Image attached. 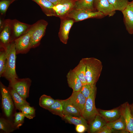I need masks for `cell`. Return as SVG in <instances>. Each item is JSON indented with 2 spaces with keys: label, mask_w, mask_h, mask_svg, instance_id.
I'll list each match as a JSON object with an SVG mask.
<instances>
[{
  "label": "cell",
  "mask_w": 133,
  "mask_h": 133,
  "mask_svg": "<svg viewBox=\"0 0 133 133\" xmlns=\"http://www.w3.org/2000/svg\"><path fill=\"white\" fill-rule=\"evenodd\" d=\"M76 126V131L77 132L79 133H84L88 130V128L83 124H79Z\"/></svg>",
  "instance_id": "obj_37"
},
{
  "label": "cell",
  "mask_w": 133,
  "mask_h": 133,
  "mask_svg": "<svg viewBox=\"0 0 133 133\" xmlns=\"http://www.w3.org/2000/svg\"><path fill=\"white\" fill-rule=\"evenodd\" d=\"M120 107L121 115L123 117L126 123V130L129 133H133V117L130 105L128 102H126Z\"/></svg>",
  "instance_id": "obj_12"
},
{
  "label": "cell",
  "mask_w": 133,
  "mask_h": 133,
  "mask_svg": "<svg viewBox=\"0 0 133 133\" xmlns=\"http://www.w3.org/2000/svg\"><path fill=\"white\" fill-rule=\"evenodd\" d=\"M10 35V28L6 25L1 32L0 39L1 42L4 44L7 43L9 40Z\"/></svg>",
  "instance_id": "obj_32"
},
{
  "label": "cell",
  "mask_w": 133,
  "mask_h": 133,
  "mask_svg": "<svg viewBox=\"0 0 133 133\" xmlns=\"http://www.w3.org/2000/svg\"><path fill=\"white\" fill-rule=\"evenodd\" d=\"M31 81L29 78H16L9 82L11 86L22 97L26 99L29 96Z\"/></svg>",
  "instance_id": "obj_5"
},
{
  "label": "cell",
  "mask_w": 133,
  "mask_h": 133,
  "mask_svg": "<svg viewBox=\"0 0 133 133\" xmlns=\"http://www.w3.org/2000/svg\"><path fill=\"white\" fill-rule=\"evenodd\" d=\"M47 110L53 114L58 116L62 118L64 116L61 100H55V102Z\"/></svg>",
  "instance_id": "obj_24"
},
{
  "label": "cell",
  "mask_w": 133,
  "mask_h": 133,
  "mask_svg": "<svg viewBox=\"0 0 133 133\" xmlns=\"http://www.w3.org/2000/svg\"><path fill=\"white\" fill-rule=\"evenodd\" d=\"M14 0H2L0 1V11L2 14L6 12L10 4Z\"/></svg>",
  "instance_id": "obj_35"
},
{
  "label": "cell",
  "mask_w": 133,
  "mask_h": 133,
  "mask_svg": "<svg viewBox=\"0 0 133 133\" xmlns=\"http://www.w3.org/2000/svg\"><path fill=\"white\" fill-rule=\"evenodd\" d=\"M54 5H56L58 4L61 3L65 1L68 0H48Z\"/></svg>",
  "instance_id": "obj_38"
},
{
  "label": "cell",
  "mask_w": 133,
  "mask_h": 133,
  "mask_svg": "<svg viewBox=\"0 0 133 133\" xmlns=\"http://www.w3.org/2000/svg\"><path fill=\"white\" fill-rule=\"evenodd\" d=\"M19 110L21 111L25 117L29 119H32L35 116V109L30 105H23L19 107Z\"/></svg>",
  "instance_id": "obj_29"
},
{
  "label": "cell",
  "mask_w": 133,
  "mask_h": 133,
  "mask_svg": "<svg viewBox=\"0 0 133 133\" xmlns=\"http://www.w3.org/2000/svg\"><path fill=\"white\" fill-rule=\"evenodd\" d=\"M34 26L25 34L16 39L14 42L16 53H21L30 48V44Z\"/></svg>",
  "instance_id": "obj_10"
},
{
  "label": "cell",
  "mask_w": 133,
  "mask_h": 133,
  "mask_svg": "<svg viewBox=\"0 0 133 133\" xmlns=\"http://www.w3.org/2000/svg\"><path fill=\"white\" fill-rule=\"evenodd\" d=\"M55 101V100L50 96L44 94L39 98V104L41 107L47 110Z\"/></svg>",
  "instance_id": "obj_28"
},
{
  "label": "cell",
  "mask_w": 133,
  "mask_h": 133,
  "mask_svg": "<svg viewBox=\"0 0 133 133\" xmlns=\"http://www.w3.org/2000/svg\"><path fill=\"white\" fill-rule=\"evenodd\" d=\"M7 52L6 49L0 52V76H3L6 68L7 61Z\"/></svg>",
  "instance_id": "obj_31"
},
{
  "label": "cell",
  "mask_w": 133,
  "mask_h": 133,
  "mask_svg": "<svg viewBox=\"0 0 133 133\" xmlns=\"http://www.w3.org/2000/svg\"><path fill=\"white\" fill-rule=\"evenodd\" d=\"M107 122L101 116L98 114L89 124L88 130L90 133L96 132L106 125Z\"/></svg>",
  "instance_id": "obj_18"
},
{
  "label": "cell",
  "mask_w": 133,
  "mask_h": 133,
  "mask_svg": "<svg viewBox=\"0 0 133 133\" xmlns=\"http://www.w3.org/2000/svg\"><path fill=\"white\" fill-rule=\"evenodd\" d=\"M86 66V78L87 84L96 85L101 73L102 65L99 60L93 57L81 59Z\"/></svg>",
  "instance_id": "obj_1"
},
{
  "label": "cell",
  "mask_w": 133,
  "mask_h": 133,
  "mask_svg": "<svg viewBox=\"0 0 133 133\" xmlns=\"http://www.w3.org/2000/svg\"><path fill=\"white\" fill-rule=\"evenodd\" d=\"M66 77L69 86L73 92L79 91L83 84L76 74L70 69L67 73Z\"/></svg>",
  "instance_id": "obj_16"
},
{
  "label": "cell",
  "mask_w": 133,
  "mask_h": 133,
  "mask_svg": "<svg viewBox=\"0 0 133 133\" xmlns=\"http://www.w3.org/2000/svg\"><path fill=\"white\" fill-rule=\"evenodd\" d=\"M130 105L131 112L133 117V103Z\"/></svg>",
  "instance_id": "obj_39"
},
{
  "label": "cell",
  "mask_w": 133,
  "mask_h": 133,
  "mask_svg": "<svg viewBox=\"0 0 133 133\" xmlns=\"http://www.w3.org/2000/svg\"><path fill=\"white\" fill-rule=\"evenodd\" d=\"M13 0L15 1V0Z\"/></svg>",
  "instance_id": "obj_41"
},
{
  "label": "cell",
  "mask_w": 133,
  "mask_h": 133,
  "mask_svg": "<svg viewBox=\"0 0 133 133\" xmlns=\"http://www.w3.org/2000/svg\"><path fill=\"white\" fill-rule=\"evenodd\" d=\"M76 0H68L54 5L53 9L55 16L60 19L67 17L74 8Z\"/></svg>",
  "instance_id": "obj_8"
},
{
  "label": "cell",
  "mask_w": 133,
  "mask_h": 133,
  "mask_svg": "<svg viewBox=\"0 0 133 133\" xmlns=\"http://www.w3.org/2000/svg\"><path fill=\"white\" fill-rule=\"evenodd\" d=\"M93 6L96 11L101 12L105 16H113L116 13L108 0H94Z\"/></svg>",
  "instance_id": "obj_11"
},
{
  "label": "cell",
  "mask_w": 133,
  "mask_h": 133,
  "mask_svg": "<svg viewBox=\"0 0 133 133\" xmlns=\"http://www.w3.org/2000/svg\"><path fill=\"white\" fill-rule=\"evenodd\" d=\"M28 27V25L19 22H16L14 24L13 28L15 36L18 37L21 35Z\"/></svg>",
  "instance_id": "obj_30"
},
{
  "label": "cell",
  "mask_w": 133,
  "mask_h": 133,
  "mask_svg": "<svg viewBox=\"0 0 133 133\" xmlns=\"http://www.w3.org/2000/svg\"><path fill=\"white\" fill-rule=\"evenodd\" d=\"M115 10L121 12L124 11L129 4L128 0H108Z\"/></svg>",
  "instance_id": "obj_27"
},
{
  "label": "cell",
  "mask_w": 133,
  "mask_h": 133,
  "mask_svg": "<svg viewBox=\"0 0 133 133\" xmlns=\"http://www.w3.org/2000/svg\"><path fill=\"white\" fill-rule=\"evenodd\" d=\"M96 91L97 87H96L91 95L86 99L84 106L81 112L82 116L89 124L98 114L95 103Z\"/></svg>",
  "instance_id": "obj_3"
},
{
  "label": "cell",
  "mask_w": 133,
  "mask_h": 133,
  "mask_svg": "<svg viewBox=\"0 0 133 133\" xmlns=\"http://www.w3.org/2000/svg\"><path fill=\"white\" fill-rule=\"evenodd\" d=\"M129 4L133 7V0L132 1L130 2Z\"/></svg>",
  "instance_id": "obj_40"
},
{
  "label": "cell",
  "mask_w": 133,
  "mask_h": 133,
  "mask_svg": "<svg viewBox=\"0 0 133 133\" xmlns=\"http://www.w3.org/2000/svg\"><path fill=\"white\" fill-rule=\"evenodd\" d=\"M94 0H77L75 2L74 8L96 11L94 7Z\"/></svg>",
  "instance_id": "obj_22"
},
{
  "label": "cell",
  "mask_w": 133,
  "mask_h": 133,
  "mask_svg": "<svg viewBox=\"0 0 133 133\" xmlns=\"http://www.w3.org/2000/svg\"><path fill=\"white\" fill-rule=\"evenodd\" d=\"M0 129L5 133H9L16 129L13 123L3 118H0Z\"/></svg>",
  "instance_id": "obj_26"
},
{
  "label": "cell",
  "mask_w": 133,
  "mask_h": 133,
  "mask_svg": "<svg viewBox=\"0 0 133 133\" xmlns=\"http://www.w3.org/2000/svg\"><path fill=\"white\" fill-rule=\"evenodd\" d=\"M0 89L2 107L6 116L9 117L11 115L14 108L13 99L8 88L1 82Z\"/></svg>",
  "instance_id": "obj_6"
},
{
  "label": "cell",
  "mask_w": 133,
  "mask_h": 133,
  "mask_svg": "<svg viewBox=\"0 0 133 133\" xmlns=\"http://www.w3.org/2000/svg\"><path fill=\"white\" fill-rule=\"evenodd\" d=\"M68 99L71 102L82 112L86 100V99L83 94L80 91L73 92Z\"/></svg>",
  "instance_id": "obj_17"
},
{
  "label": "cell",
  "mask_w": 133,
  "mask_h": 133,
  "mask_svg": "<svg viewBox=\"0 0 133 133\" xmlns=\"http://www.w3.org/2000/svg\"><path fill=\"white\" fill-rule=\"evenodd\" d=\"M69 123L76 126L82 124L86 126L88 129L89 125L86 120L82 116H80L65 115L62 118Z\"/></svg>",
  "instance_id": "obj_23"
},
{
  "label": "cell",
  "mask_w": 133,
  "mask_h": 133,
  "mask_svg": "<svg viewBox=\"0 0 133 133\" xmlns=\"http://www.w3.org/2000/svg\"><path fill=\"white\" fill-rule=\"evenodd\" d=\"M7 61L5 70L3 76L10 82L18 78L16 71L17 54L14 43L8 45L6 48Z\"/></svg>",
  "instance_id": "obj_2"
},
{
  "label": "cell",
  "mask_w": 133,
  "mask_h": 133,
  "mask_svg": "<svg viewBox=\"0 0 133 133\" xmlns=\"http://www.w3.org/2000/svg\"><path fill=\"white\" fill-rule=\"evenodd\" d=\"M72 70L78 77L83 84H87L86 78V66L82 59L78 64Z\"/></svg>",
  "instance_id": "obj_21"
},
{
  "label": "cell",
  "mask_w": 133,
  "mask_h": 133,
  "mask_svg": "<svg viewBox=\"0 0 133 133\" xmlns=\"http://www.w3.org/2000/svg\"><path fill=\"white\" fill-rule=\"evenodd\" d=\"M63 109L64 114L65 115L73 116H82L81 111L70 101L68 98L61 100Z\"/></svg>",
  "instance_id": "obj_15"
},
{
  "label": "cell",
  "mask_w": 133,
  "mask_h": 133,
  "mask_svg": "<svg viewBox=\"0 0 133 133\" xmlns=\"http://www.w3.org/2000/svg\"><path fill=\"white\" fill-rule=\"evenodd\" d=\"M36 3L48 16H55L53 7L54 5L48 0H32Z\"/></svg>",
  "instance_id": "obj_19"
},
{
  "label": "cell",
  "mask_w": 133,
  "mask_h": 133,
  "mask_svg": "<svg viewBox=\"0 0 133 133\" xmlns=\"http://www.w3.org/2000/svg\"><path fill=\"white\" fill-rule=\"evenodd\" d=\"M25 117V115L22 112H17L15 114L14 120L13 124L14 126L17 129L22 125Z\"/></svg>",
  "instance_id": "obj_33"
},
{
  "label": "cell",
  "mask_w": 133,
  "mask_h": 133,
  "mask_svg": "<svg viewBox=\"0 0 133 133\" xmlns=\"http://www.w3.org/2000/svg\"><path fill=\"white\" fill-rule=\"evenodd\" d=\"M123 15L124 22L128 33L133 34V7L129 4L122 12Z\"/></svg>",
  "instance_id": "obj_13"
},
{
  "label": "cell",
  "mask_w": 133,
  "mask_h": 133,
  "mask_svg": "<svg viewBox=\"0 0 133 133\" xmlns=\"http://www.w3.org/2000/svg\"><path fill=\"white\" fill-rule=\"evenodd\" d=\"M96 87V85H92L87 84H83L79 91L87 99L91 94Z\"/></svg>",
  "instance_id": "obj_34"
},
{
  "label": "cell",
  "mask_w": 133,
  "mask_h": 133,
  "mask_svg": "<svg viewBox=\"0 0 133 133\" xmlns=\"http://www.w3.org/2000/svg\"><path fill=\"white\" fill-rule=\"evenodd\" d=\"M98 114L102 117L107 122L114 121L121 116L120 106L109 110L97 109Z\"/></svg>",
  "instance_id": "obj_14"
},
{
  "label": "cell",
  "mask_w": 133,
  "mask_h": 133,
  "mask_svg": "<svg viewBox=\"0 0 133 133\" xmlns=\"http://www.w3.org/2000/svg\"><path fill=\"white\" fill-rule=\"evenodd\" d=\"M113 129L107 125H105L96 133H111L114 131Z\"/></svg>",
  "instance_id": "obj_36"
},
{
  "label": "cell",
  "mask_w": 133,
  "mask_h": 133,
  "mask_svg": "<svg viewBox=\"0 0 133 133\" xmlns=\"http://www.w3.org/2000/svg\"><path fill=\"white\" fill-rule=\"evenodd\" d=\"M105 17L99 12L74 8L67 17L73 19L75 22H77L89 18L101 19Z\"/></svg>",
  "instance_id": "obj_4"
},
{
  "label": "cell",
  "mask_w": 133,
  "mask_h": 133,
  "mask_svg": "<svg viewBox=\"0 0 133 133\" xmlns=\"http://www.w3.org/2000/svg\"><path fill=\"white\" fill-rule=\"evenodd\" d=\"M60 19L58 35L60 41L64 44H66L67 42L70 30L75 22L73 19L67 17Z\"/></svg>",
  "instance_id": "obj_9"
},
{
  "label": "cell",
  "mask_w": 133,
  "mask_h": 133,
  "mask_svg": "<svg viewBox=\"0 0 133 133\" xmlns=\"http://www.w3.org/2000/svg\"><path fill=\"white\" fill-rule=\"evenodd\" d=\"M106 125L114 130L120 131L126 130L125 121L121 115L117 119L113 121L107 122Z\"/></svg>",
  "instance_id": "obj_25"
},
{
  "label": "cell",
  "mask_w": 133,
  "mask_h": 133,
  "mask_svg": "<svg viewBox=\"0 0 133 133\" xmlns=\"http://www.w3.org/2000/svg\"><path fill=\"white\" fill-rule=\"evenodd\" d=\"M8 89L17 109L19 110V107L23 105H30L26 100L22 97L11 86L9 85Z\"/></svg>",
  "instance_id": "obj_20"
},
{
  "label": "cell",
  "mask_w": 133,
  "mask_h": 133,
  "mask_svg": "<svg viewBox=\"0 0 133 133\" xmlns=\"http://www.w3.org/2000/svg\"><path fill=\"white\" fill-rule=\"evenodd\" d=\"M48 24L46 21L41 20L33 25L34 30L31 36L30 48L34 47L39 43L44 35Z\"/></svg>",
  "instance_id": "obj_7"
}]
</instances>
